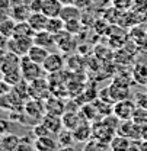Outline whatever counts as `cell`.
I'll list each match as a JSON object with an SVG mask.
<instances>
[{"label":"cell","mask_w":147,"mask_h":151,"mask_svg":"<svg viewBox=\"0 0 147 151\" xmlns=\"http://www.w3.org/2000/svg\"><path fill=\"white\" fill-rule=\"evenodd\" d=\"M20 73H22L23 80H26L28 83H31L34 80H38V78H42L44 76L47 74L44 67L41 64L34 63L28 55L20 57Z\"/></svg>","instance_id":"6da1fadb"},{"label":"cell","mask_w":147,"mask_h":151,"mask_svg":"<svg viewBox=\"0 0 147 151\" xmlns=\"http://www.w3.org/2000/svg\"><path fill=\"white\" fill-rule=\"evenodd\" d=\"M115 135H117V129L108 125L106 122H104L102 119L92 122V139L101 142V144L109 145V142Z\"/></svg>","instance_id":"7a4b0ae2"},{"label":"cell","mask_w":147,"mask_h":151,"mask_svg":"<svg viewBox=\"0 0 147 151\" xmlns=\"http://www.w3.org/2000/svg\"><path fill=\"white\" fill-rule=\"evenodd\" d=\"M135 109H137V103L133 99H124V100H118L114 103V115L119 121L133 119Z\"/></svg>","instance_id":"3957f363"},{"label":"cell","mask_w":147,"mask_h":151,"mask_svg":"<svg viewBox=\"0 0 147 151\" xmlns=\"http://www.w3.org/2000/svg\"><path fill=\"white\" fill-rule=\"evenodd\" d=\"M117 134L127 137L133 142H138V141H141V125L135 124L133 119L121 121L117 128Z\"/></svg>","instance_id":"277c9868"},{"label":"cell","mask_w":147,"mask_h":151,"mask_svg":"<svg viewBox=\"0 0 147 151\" xmlns=\"http://www.w3.org/2000/svg\"><path fill=\"white\" fill-rule=\"evenodd\" d=\"M32 45H34V38L12 37L9 38V42H7V51H10V52H13L19 57H23L28 55Z\"/></svg>","instance_id":"5b68a950"},{"label":"cell","mask_w":147,"mask_h":151,"mask_svg":"<svg viewBox=\"0 0 147 151\" xmlns=\"http://www.w3.org/2000/svg\"><path fill=\"white\" fill-rule=\"evenodd\" d=\"M50 83L48 80L38 78L29 83V96L31 99H39V100H45L50 97Z\"/></svg>","instance_id":"8992f818"},{"label":"cell","mask_w":147,"mask_h":151,"mask_svg":"<svg viewBox=\"0 0 147 151\" xmlns=\"http://www.w3.org/2000/svg\"><path fill=\"white\" fill-rule=\"evenodd\" d=\"M47 74H55L63 71L64 67V55L61 52H50L42 64Z\"/></svg>","instance_id":"52a82bcc"},{"label":"cell","mask_w":147,"mask_h":151,"mask_svg":"<svg viewBox=\"0 0 147 151\" xmlns=\"http://www.w3.org/2000/svg\"><path fill=\"white\" fill-rule=\"evenodd\" d=\"M23 112L26 113V116L29 118H35L38 121H41L45 115V105H44V100H39V99H29L25 102V106H23Z\"/></svg>","instance_id":"ba28073f"},{"label":"cell","mask_w":147,"mask_h":151,"mask_svg":"<svg viewBox=\"0 0 147 151\" xmlns=\"http://www.w3.org/2000/svg\"><path fill=\"white\" fill-rule=\"evenodd\" d=\"M55 44H57V48L61 51V52H64V54H69V52H72V50L74 48V37L73 34H70V32H67L66 29H63L61 32H58V34H55Z\"/></svg>","instance_id":"9c48e42d"},{"label":"cell","mask_w":147,"mask_h":151,"mask_svg":"<svg viewBox=\"0 0 147 151\" xmlns=\"http://www.w3.org/2000/svg\"><path fill=\"white\" fill-rule=\"evenodd\" d=\"M41 122L47 127V129L51 132L53 135H58L60 132L63 131V119L61 116H57V115H53V113H45L44 118L41 119Z\"/></svg>","instance_id":"30bf717a"},{"label":"cell","mask_w":147,"mask_h":151,"mask_svg":"<svg viewBox=\"0 0 147 151\" xmlns=\"http://www.w3.org/2000/svg\"><path fill=\"white\" fill-rule=\"evenodd\" d=\"M44 105H45V112L47 113H53V115H57V116H61L63 113L66 112V105L58 96H50L48 99L44 100Z\"/></svg>","instance_id":"8fae6325"},{"label":"cell","mask_w":147,"mask_h":151,"mask_svg":"<svg viewBox=\"0 0 147 151\" xmlns=\"http://www.w3.org/2000/svg\"><path fill=\"white\" fill-rule=\"evenodd\" d=\"M34 44L42 47V48H47L48 51H51L53 48L57 47V44H55V37L53 34H50L48 31L37 32V34L34 35Z\"/></svg>","instance_id":"7c38bea8"},{"label":"cell","mask_w":147,"mask_h":151,"mask_svg":"<svg viewBox=\"0 0 147 151\" xmlns=\"http://www.w3.org/2000/svg\"><path fill=\"white\" fill-rule=\"evenodd\" d=\"M34 147H35V151H57L60 148L58 142L55 141L51 135H45V137H38V138H35Z\"/></svg>","instance_id":"4fadbf2b"},{"label":"cell","mask_w":147,"mask_h":151,"mask_svg":"<svg viewBox=\"0 0 147 151\" xmlns=\"http://www.w3.org/2000/svg\"><path fill=\"white\" fill-rule=\"evenodd\" d=\"M63 6L64 4L60 0H42L41 12L47 18H57V16H60V13L63 10Z\"/></svg>","instance_id":"5bb4252c"},{"label":"cell","mask_w":147,"mask_h":151,"mask_svg":"<svg viewBox=\"0 0 147 151\" xmlns=\"http://www.w3.org/2000/svg\"><path fill=\"white\" fill-rule=\"evenodd\" d=\"M108 89H109V93H111L112 100H114V103L118 102V100L130 99V94L131 93H130L128 86H125V84H121V83L114 81V83H111L109 86H108Z\"/></svg>","instance_id":"9a60e30c"},{"label":"cell","mask_w":147,"mask_h":151,"mask_svg":"<svg viewBox=\"0 0 147 151\" xmlns=\"http://www.w3.org/2000/svg\"><path fill=\"white\" fill-rule=\"evenodd\" d=\"M74 141L79 142H88L92 139V125L86 121H83L76 129H73Z\"/></svg>","instance_id":"2e32d148"},{"label":"cell","mask_w":147,"mask_h":151,"mask_svg":"<svg viewBox=\"0 0 147 151\" xmlns=\"http://www.w3.org/2000/svg\"><path fill=\"white\" fill-rule=\"evenodd\" d=\"M31 13L32 12H31L29 6L25 4V3H20L18 6H12L10 10H9L10 18L13 20H16V22H26L29 19V16H31Z\"/></svg>","instance_id":"e0dca14e"},{"label":"cell","mask_w":147,"mask_h":151,"mask_svg":"<svg viewBox=\"0 0 147 151\" xmlns=\"http://www.w3.org/2000/svg\"><path fill=\"white\" fill-rule=\"evenodd\" d=\"M61 119H63V127L66 129H70V131L76 129L83 122V119H82L79 112H69V111H66L61 115Z\"/></svg>","instance_id":"ac0fdd59"},{"label":"cell","mask_w":147,"mask_h":151,"mask_svg":"<svg viewBox=\"0 0 147 151\" xmlns=\"http://www.w3.org/2000/svg\"><path fill=\"white\" fill-rule=\"evenodd\" d=\"M47 22H48V18H47L42 12H32L29 19H28V23H29L31 28L35 31V34H37V32H41V31H45Z\"/></svg>","instance_id":"d6986e66"},{"label":"cell","mask_w":147,"mask_h":151,"mask_svg":"<svg viewBox=\"0 0 147 151\" xmlns=\"http://www.w3.org/2000/svg\"><path fill=\"white\" fill-rule=\"evenodd\" d=\"M82 9L77 7L76 4H64L63 6V10L60 13V18L63 19L64 22H69V20H77L80 19L82 20Z\"/></svg>","instance_id":"ffe728a7"},{"label":"cell","mask_w":147,"mask_h":151,"mask_svg":"<svg viewBox=\"0 0 147 151\" xmlns=\"http://www.w3.org/2000/svg\"><path fill=\"white\" fill-rule=\"evenodd\" d=\"M51 51H48L47 48H42V47H39V45H32L31 47V50H29V52H28V57L34 61V63H37V64H44V61H45V58L48 57Z\"/></svg>","instance_id":"44dd1931"},{"label":"cell","mask_w":147,"mask_h":151,"mask_svg":"<svg viewBox=\"0 0 147 151\" xmlns=\"http://www.w3.org/2000/svg\"><path fill=\"white\" fill-rule=\"evenodd\" d=\"M20 142V138L15 134H4L0 138V148L3 151H15V148L18 147V144Z\"/></svg>","instance_id":"7402d4cb"},{"label":"cell","mask_w":147,"mask_h":151,"mask_svg":"<svg viewBox=\"0 0 147 151\" xmlns=\"http://www.w3.org/2000/svg\"><path fill=\"white\" fill-rule=\"evenodd\" d=\"M131 142L133 141L130 138L117 134L112 138V141L109 142V148H111V151H127L130 148V145H131Z\"/></svg>","instance_id":"603a6c76"},{"label":"cell","mask_w":147,"mask_h":151,"mask_svg":"<svg viewBox=\"0 0 147 151\" xmlns=\"http://www.w3.org/2000/svg\"><path fill=\"white\" fill-rule=\"evenodd\" d=\"M35 31L31 28V25L26 22H16V28H15V34L13 37L18 38H34Z\"/></svg>","instance_id":"cb8c5ba5"},{"label":"cell","mask_w":147,"mask_h":151,"mask_svg":"<svg viewBox=\"0 0 147 151\" xmlns=\"http://www.w3.org/2000/svg\"><path fill=\"white\" fill-rule=\"evenodd\" d=\"M79 113H80L82 119L86 121V122H95L96 115H99L93 103H86V105H83V106L80 108V112Z\"/></svg>","instance_id":"d4e9b609"},{"label":"cell","mask_w":147,"mask_h":151,"mask_svg":"<svg viewBox=\"0 0 147 151\" xmlns=\"http://www.w3.org/2000/svg\"><path fill=\"white\" fill-rule=\"evenodd\" d=\"M64 29V20L57 16V18H48V22H47V26H45V31H48L50 34H58Z\"/></svg>","instance_id":"484cf974"},{"label":"cell","mask_w":147,"mask_h":151,"mask_svg":"<svg viewBox=\"0 0 147 151\" xmlns=\"http://www.w3.org/2000/svg\"><path fill=\"white\" fill-rule=\"evenodd\" d=\"M15 28H16V20L12 18H7L0 23V34L4 35L6 38H12L15 34Z\"/></svg>","instance_id":"4316f807"},{"label":"cell","mask_w":147,"mask_h":151,"mask_svg":"<svg viewBox=\"0 0 147 151\" xmlns=\"http://www.w3.org/2000/svg\"><path fill=\"white\" fill-rule=\"evenodd\" d=\"M133 78L137 83L147 84V65L144 64H137L133 70Z\"/></svg>","instance_id":"83f0119b"},{"label":"cell","mask_w":147,"mask_h":151,"mask_svg":"<svg viewBox=\"0 0 147 151\" xmlns=\"http://www.w3.org/2000/svg\"><path fill=\"white\" fill-rule=\"evenodd\" d=\"M73 141H74L73 131H70V129H63V131L58 134L57 142H58L60 147H70Z\"/></svg>","instance_id":"f1b7e54d"},{"label":"cell","mask_w":147,"mask_h":151,"mask_svg":"<svg viewBox=\"0 0 147 151\" xmlns=\"http://www.w3.org/2000/svg\"><path fill=\"white\" fill-rule=\"evenodd\" d=\"M82 28H83V23H82V20H80V19H77V20H69V22H64V29H66L67 32L73 34V35L80 34Z\"/></svg>","instance_id":"f546056e"},{"label":"cell","mask_w":147,"mask_h":151,"mask_svg":"<svg viewBox=\"0 0 147 151\" xmlns=\"http://www.w3.org/2000/svg\"><path fill=\"white\" fill-rule=\"evenodd\" d=\"M3 80L7 83V84H10L12 87L13 86H16L19 81H22L23 80V77H22V73H20V70L18 71H10V73H6V74L3 76Z\"/></svg>","instance_id":"4dcf8cb0"},{"label":"cell","mask_w":147,"mask_h":151,"mask_svg":"<svg viewBox=\"0 0 147 151\" xmlns=\"http://www.w3.org/2000/svg\"><path fill=\"white\" fill-rule=\"evenodd\" d=\"M133 121H134L135 124H138V125L147 124V109L137 106V109H135V112H134V116H133Z\"/></svg>","instance_id":"1f68e13d"},{"label":"cell","mask_w":147,"mask_h":151,"mask_svg":"<svg viewBox=\"0 0 147 151\" xmlns=\"http://www.w3.org/2000/svg\"><path fill=\"white\" fill-rule=\"evenodd\" d=\"M133 4H134V0H112V6L121 12L130 10L133 7Z\"/></svg>","instance_id":"d6a6232c"},{"label":"cell","mask_w":147,"mask_h":151,"mask_svg":"<svg viewBox=\"0 0 147 151\" xmlns=\"http://www.w3.org/2000/svg\"><path fill=\"white\" fill-rule=\"evenodd\" d=\"M32 134L35 135V138H38V137H45V135H53L51 132L47 129V127H45L41 121H39L37 125L32 128Z\"/></svg>","instance_id":"836d02e7"},{"label":"cell","mask_w":147,"mask_h":151,"mask_svg":"<svg viewBox=\"0 0 147 151\" xmlns=\"http://www.w3.org/2000/svg\"><path fill=\"white\" fill-rule=\"evenodd\" d=\"M104 148H105V144H101V142L93 139V141H88L86 142L83 151H102Z\"/></svg>","instance_id":"e575fe53"},{"label":"cell","mask_w":147,"mask_h":151,"mask_svg":"<svg viewBox=\"0 0 147 151\" xmlns=\"http://www.w3.org/2000/svg\"><path fill=\"white\" fill-rule=\"evenodd\" d=\"M34 150H35L34 144H31L28 141H22V139H20V142L18 144V147L15 148V151H34Z\"/></svg>","instance_id":"d590c367"},{"label":"cell","mask_w":147,"mask_h":151,"mask_svg":"<svg viewBox=\"0 0 147 151\" xmlns=\"http://www.w3.org/2000/svg\"><path fill=\"white\" fill-rule=\"evenodd\" d=\"M135 103H137V106L147 109V93L138 94V96H137V99H135Z\"/></svg>","instance_id":"8d00e7d4"},{"label":"cell","mask_w":147,"mask_h":151,"mask_svg":"<svg viewBox=\"0 0 147 151\" xmlns=\"http://www.w3.org/2000/svg\"><path fill=\"white\" fill-rule=\"evenodd\" d=\"M10 90H12V86H10V84H7L4 80H0V96L9 93Z\"/></svg>","instance_id":"74e56055"},{"label":"cell","mask_w":147,"mask_h":151,"mask_svg":"<svg viewBox=\"0 0 147 151\" xmlns=\"http://www.w3.org/2000/svg\"><path fill=\"white\" fill-rule=\"evenodd\" d=\"M7 128H9V122H7V121L0 119V135L7 134Z\"/></svg>","instance_id":"f35d334b"},{"label":"cell","mask_w":147,"mask_h":151,"mask_svg":"<svg viewBox=\"0 0 147 151\" xmlns=\"http://www.w3.org/2000/svg\"><path fill=\"white\" fill-rule=\"evenodd\" d=\"M7 42H9V38H6L4 35L0 34V51L7 50Z\"/></svg>","instance_id":"ab89813d"},{"label":"cell","mask_w":147,"mask_h":151,"mask_svg":"<svg viewBox=\"0 0 147 151\" xmlns=\"http://www.w3.org/2000/svg\"><path fill=\"white\" fill-rule=\"evenodd\" d=\"M0 10L9 12L10 10V0H0Z\"/></svg>","instance_id":"60d3db41"},{"label":"cell","mask_w":147,"mask_h":151,"mask_svg":"<svg viewBox=\"0 0 147 151\" xmlns=\"http://www.w3.org/2000/svg\"><path fill=\"white\" fill-rule=\"evenodd\" d=\"M7 18H10V15H9V12H4V10H0V23L3 22V20H6Z\"/></svg>","instance_id":"b9f144b4"},{"label":"cell","mask_w":147,"mask_h":151,"mask_svg":"<svg viewBox=\"0 0 147 151\" xmlns=\"http://www.w3.org/2000/svg\"><path fill=\"white\" fill-rule=\"evenodd\" d=\"M127 151H141V150H140L138 142H131V145H130V148Z\"/></svg>","instance_id":"7bdbcfd3"},{"label":"cell","mask_w":147,"mask_h":151,"mask_svg":"<svg viewBox=\"0 0 147 151\" xmlns=\"http://www.w3.org/2000/svg\"><path fill=\"white\" fill-rule=\"evenodd\" d=\"M141 139H147V124L141 125Z\"/></svg>","instance_id":"ee69618b"},{"label":"cell","mask_w":147,"mask_h":151,"mask_svg":"<svg viewBox=\"0 0 147 151\" xmlns=\"http://www.w3.org/2000/svg\"><path fill=\"white\" fill-rule=\"evenodd\" d=\"M138 145H140V150L141 151H147V139L138 141Z\"/></svg>","instance_id":"f6af8a7d"},{"label":"cell","mask_w":147,"mask_h":151,"mask_svg":"<svg viewBox=\"0 0 147 151\" xmlns=\"http://www.w3.org/2000/svg\"><path fill=\"white\" fill-rule=\"evenodd\" d=\"M60 1H61L63 4H74L76 0H60Z\"/></svg>","instance_id":"bcb514c9"},{"label":"cell","mask_w":147,"mask_h":151,"mask_svg":"<svg viewBox=\"0 0 147 151\" xmlns=\"http://www.w3.org/2000/svg\"><path fill=\"white\" fill-rule=\"evenodd\" d=\"M58 151H74L72 147H60V150Z\"/></svg>","instance_id":"7dc6e473"},{"label":"cell","mask_w":147,"mask_h":151,"mask_svg":"<svg viewBox=\"0 0 147 151\" xmlns=\"http://www.w3.org/2000/svg\"><path fill=\"white\" fill-rule=\"evenodd\" d=\"M3 76H4V73H3V70H1V67H0V80H3Z\"/></svg>","instance_id":"c3c4849f"}]
</instances>
